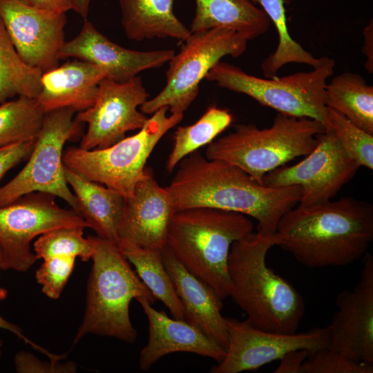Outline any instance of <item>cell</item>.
<instances>
[{
  "label": "cell",
  "instance_id": "cell-27",
  "mask_svg": "<svg viewBox=\"0 0 373 373\" xmlns=\"http://www.w3.org/2000/svg\"><path fill=\"white\" fill-rule=\"evenodd\" d=\"M266 14L277 31L278 44L274 53L264 59L261 68L265 78L277 76L278 70L291 63L302 64L312 68L317 66L321 57H314L309 52L291 38L287 23L286 10L283 0H251Z\"/></svg>",
  "mask_w": 373,
  "mask_h": 373
},
{
  "label": "cell",
  "instance_id": "cell-12",
  "mask_svg": "<svg viewBox=\"0 0 373 373\" xmlns=\"http://www.w3.org/2000/svg\"><path fill=\"white\" fill-rule=\"evenodd\" d=\"M316 147L293 166H281L265 174L264 185L298 186L299 204L309 206L331 200L357 173L360 166L332 129L317 135Z\"/></svg>",
  "mask_w": 373,
  "mask_h": 373
},
{
  "label": "cell",
  "instance_id": "cell-9",
  "mask_svg": "<svg viewBox=\"0 0 373 373\" xmlns=\"http://www.w3.org/2000/svg\"><path fill=\"white\" fill-rule=\"evenodd\" d=\"M248 39L237 32L211 28L191 32L182 41L166 72V85L140 107L146 115L166 106L171 114H183L197 97L201 81L220 59L238 57L246 50Z\"/></svg>",
  "mask_w": 373,
  "mask_h": 373
},
{
  "label": "cell",
  "instance_id": "cell-7",
  "mask_svg": "<svg viewBox=\"0 0 373 373\" xmlns=\"http://www.w3.org/2000/svg\"><path fill=\"white\" fill-rule=\"evenodd\" d=\"M309 72H297L273 78L247 73L238 66L219 61L205 79L220 87L245 94L260 104L291 117H308L320 122L329 130L325 88L333 75L335 61L327 56Z\"/></svg>",
  "mask_w": 373,
  "mask_h": 373
},
{
  "label": "cell",
  "instance_id": "cell-21",
  "mask_svg": "<svg viewBox=\"0 0 373 373\" xmlns=\"http://www.w3.org/2000/svg\"><path fill=\"white\" fill-rule=\"evenodd\" d=\"M106 77L102 66L77 59L68 61L42 74L36 99L44 113L60 108L81 112L93 104L99 84Z\"/></svg>",
  "mask_w": 373,
  "mask_h": 373
},
{
  "label": "cell",
  "instance_id": "cell-42",
  "mask_svg": "<svg viewBox=\"0 0 373 373\" xmlns=\"http://www.w3.org/2000/svg\"><path fill=\"white\" fill-rule=\"evenodd\" d=\"M2 345H3V341L0 339V361L2 356V350H1Z\"/></svg>",
  "mask_w": 373,
  "mask_h": 373
},
{
  "label": "cell",
  "instance_id": "cell-25",
  "mask_svg": "<svg viewBox=\"0 0 373 373\" xmlns=\"http://www.w3.org/2000/svg\"><path fill=\"white\" fill-rule=\"evenodd\" d=\"M326 106L373 135V86L362 76L343 73L334 77L325 88Z\"/></svg>",
  "mask_w": 373,
  "mask_h": 373
},
{
  "label": "cell",
  "instance_id": "cell-38",
  "mask_svg": "<svg viewBox=\"0 0 373 373\" xmlns=\"http://www.w3.org/2000/svg\"><path fill=\"white\" fill-rule=\"evenodd\" d=\"M30 7L50 12L62 14L73 9V0H19Z\"/></svg>",
  "mask_w": 373,
  "mask_h": 373
},
{
  "label": "cell",
  "instance_id": "cell-1",
  "mask_svg": "<svg viewBox=\"0 0 373 373\" xmlns=\"http://www.w3.org/2000/svg\"><path fill=\"white\" fill-rule=\"evenodd\" d=\"M165 187L176 211L211 207L242 213L258 222L257 232L272 235L281 217L298 204V186L260 184L239 167L209 160L197 151L184 157Z\"/></svg>",
  "mask_w": 373,
  "mask_h": 373
},
{
  "label": "cell",
  "instance_id": "cell-22",
  "mask_svg": "<svg viewBox=\"0 0 373 373\" xmlns=\"http://www.w3.org/2000/svg\"><path fill=\"white\" fill-rule=\"evenodd\" d=\"M64 174L76 203V212L96 236L119 245L118 225L125 198L107 186L87 180L64 166Z\"/></svg>",
  "mask_w": 373,
  "mask_h": 373
},
{
  "label": "cell",
  "instance_id": "cell-20",
  "mask_svg": "<svg viewBox=\"0 0 373 373\" xmlns=\"http://www.w3.org/2000/svg\"><path fill=\"white\" fill-rule=\"evenodd\" d=\"M164 265L184 307V320L226 350L228 334L222 300L213 289L189 271L167 245L161 250Z\"/></svg>",
  "mask_w": 373,
  "mask_h": 373
},
{
  "label": "cell",
  "instance_id": "cell-6",
  "mask_svg": "<svg viewBox=\"0 0 373 373\" xmlns=\"http://www.w3.org/2000/svg\"><path fill=\"white\" fill-rule=\"evenodd\" d=\"M325 130L316 119L278 113L269 128L235 125L233 131L208 144L205 155L235 165L263 184L265 174L312 151Z\"/></svg>",
  "mask_w": 373,
  "mask_h": 373
},
{
  "label": "cell",
  "instance_id": "cell-33",
  "mask_svg": "<svg viewBox=\"0 0 373 373\" xmlns=\"http://www.w3.org/2000/svg\"><path fill=\"white\" fill-rule=\"evenodd\" d=\"M302 370L303 373H372L373 364L352 360L329 347L309 353Z\"/></svg>",
  "mask_w": 373,
  "mask_h": 373
},
{
  "label": "cell",
  "instance_id": "cell-18",
  "mask_svg": "<svg viewBox=\"0 0 373 373\" xmlns=\"http://www.w3.org/2000/svg\"><path fill=\"white\" fill-rule=\"evenodd\" d=\"M174 55L173 50L137 51L125 48L86 21L79 33L64 43L59 57L60 59L75 58L102 66L107 70V78L122 83L142 71L162 66Z\"/></svg>",
  "mask_w": 373,
  "mask_h": 373
},
{
  "label": "cell",
  "instance_id": "cell-36",
  "mask_svg": "<svg viewBox=\"0 0 373 373\" xmlns=\"http://www.w3.org/2000/svg\"><path fill=\"white\" fill-rule=\"evenodd\" d=\"M35 141L0 147V180L11 169L28 158L34 147Z\"/></svg>",
  "mask_w": 373,
  "mask_h": 373
},
{
  "label": "cell",
  "instance_id": "cell-32",
  "mask_svg": "<svg viewBox=\"0 0 373 373\" xmlns=\"http://www.w3.org/2000/svg\"><path fill=\"white\" fill-rule=\"evenodd\" d=\"M329 128L360 166L373 169V135L355 126L343 115L327 107Z\"/></svg>",
  "mask_w": 373,
  "mask_h": 373
},
{
  "label": "cell",
  "instance_id": "cell-41",
  "mask_svg": "<svg viewBox=\"0 0 373 373\" xmlns=\"http://www.w3.org/2000/svg\"><path fill=\"white\" fill-rule=\"evenodd\" d=\"M90 0H73V10L86 19Z\"/></svg>",
  "mask_w": 373,
  "mask_h": 373
},
{
  "label": "cell",
  "instance_id": "cell-4",
  "mask_svg": "<svg viewBox=\"0 0 373 373\" xmlns=\"http://www.w3.org/2000/svg\"><path fill=\"white\" fill-rule=\"evenodd\" d=\"M253 229L252 221L242 213L193 207L174 213L166 245L189 271L222 300L231 294L227 261L231 245L252 233Z\"/></svg>",
  "mask_w": 373,
  "mask_h": 373
},
{
  "label": "cell",
  "instance_id": "cell-28",
  "mask_svg": "<svg viewBox=\"0 0 373 373\" xmlns=\"http://www.w3.org/2000/svg\"><path fill=\"white\" fill-rule=\"evenodd\" d=\"M42 74L21 59L0 19V105L15 96L37 99Z\"/></svg>",
  "mask_w": 373,
  "mask_h": 373
},
{
  "label": "cell",
  "instance_id": "cell-23",
  "mask_svg": "<svg viewBox=\"0 0 373 373\" xmlns=\"http://www.w3.org/2000/svg\"><path fill=\"white\" fill-rule=\"evenodd\" d=\"M195 3L191 32L224 28L251 40L265 34L271 24L264 11L251 0H195Z\"/></svg>",
  "mask_w": 373,
  "mask_h": 373
},
{
  "label": "cell",
  "instance_id": "cell-31",
  "mask_svg": "<svg viewBox=\"0 0 373 373\" xmlns=\"http://www.w3.org/2000/svg\"><path fill=\"white\" fill-rule=\"evenodd\" d=\"M84 227H67L48 231L37 237L33 251L37 260L55 256H74L82 261L91 259L93 245L84 237Z\"/></svg>",
  "mask_w": 373,
  "mask_h": 373
},
{
  "label": "cell",
  "instance_id": "cell-10",
  "mask_svg": "<svg viewBox=\"0 0 373 373\" xmlns=\"http://www.w3.org/2000/svg\"><path fill=\"white\" fill-rule=\"evenodd\" d=\"M75 112L60 108L45 113L41 128L23 169L0 186V207L34 192L60 198L76 211L77 203L64 174V146L77 137L82 123L73 118Z\"/></svg>",
  "mask_w": 373,
  "mask_h": 373
},
{
  "label": "cell",
  "instance_id": "cell-39",
  "mask_svg": "<svg viewBox=\"0 0 373 373\" xmlns=\"http://www.w3.org/2000/svg\"><path fill=\"white\" fill-rule=\"evenodd\" d=\"M1 259V254L0 250V262ZM0 329H6L11 333L15 334L18 338L22 339L26 343L29 344L31 345L34 349H36L40 352H41L43 354H44L46 356L48 357L49 359L53 360L57 357V354H52L47 350L40 347L37 344L35 343L32 341H30L29 338H28L22 332V329L17 325L8 321L4 318L2 317V316L0 314Z\"/></svg>",
  "mask_w": 373,
  "mask_h": 373
},
{
  "label": "cell",
  "instance_id": "cell-34",
  "mask_svg": "<svg viewBox=\"0 0 373 373\" xmlns=\"http://www.w3.org/2000/svg\"><path fill=\"white\" fill-rule=\"evenodd\" d=\"M74 256H55L44 260L35 278L43 293L51 299L61 296L75 267Z\"/></svg>",
  "mask_w": 373,
  "mask_h": 373
},
{
  "label": "cell",
  "instance_id": "cell-17",
  "mask_svg": "<svg viewBox=\"0 0 373 373\" xmlns=\"http://www.w3.org/2000/svg\"><path fill=\"white\" fill-rule=\"evenodd\" d=\"M175 212L169 193L147 168L133 195L125 198L117 229L119 246L161 251L166 245L167 231Z\"/></svg>",
  "mask_w": 373,
  "mask_h": 373
},
{
  "label": "cell",
  "instance_id": "cell-26",
  "mask_svg": "<svg viewBox=\"0 0 373 373\" xmlns=\"http://www.w3.org/2000/svg\"><path fill=\"white\" fill-rule=\"evenodd\" d=\"M119 247L155 300L162 302L174 318L184 319L183 305L164 265L161 251L131 245Z\"/></svg>",
  "mask_w": 373,
  "mask_h": 373
},
{
  "label": "cell",
  "instance_id": "cell-35",
  "mask_svg": "<svg viewBox=\"0 0 373 373\" xmlns=\"http://www.w3.org/2000/svg\"><path fill=\"white\" fill-rule=\"evenodd\" d=\"M15 367L20 373H72L76 372V365L71 361H41L27 352H18L14 359Z\"/></svg>",
  "mask_w": 373,
  "mask_h": 373
},
{
  "label": "cell",
  "instance_id": "cell-2",
  "mask_svg": "<svg viewBox=\"0 0 373 373\" xmlns=\"http://www.w3.org/2000/svg\"><path fill=\"white\" fill-rule=\"evenodd\" d=\"M280 246L309 268L341 267L363 257L373 240V206L352 197L304 206L280 219Z\"/></svg>",
  "mask_w": 373,
  "mask_h": 373
},
{
  "label": "cell",
  "instance_id": "cell-24",
  "mask_svg": "<svg viewBox=\"0 0 373 373\" xmlns=\"http://www.w3.org/2000/svg\"><path fill=\"white\" fill-rule=\"evenodd\" d=\"M175 0H119L126 36L140 41L173 38L180 41L191 34L173 12Z\"/></svg>",
  "mask_w": 373,
  "mask_h": 373
},
{
  "label": "cell",
  "instance_id": "cell-15",
  "mask_svg": "<svg viewBox=\"0 0 373 373\" xmlns=\"http://www.w3.org/2000/svg\"><path fill=\"white\" fill-rule=\"evenodd\" d=\"M0 19L21 59L42 73L57 67L65 41V13L26 6L19 0H0Z\"/></svg>",
  "mask_w": 373,
  "mask_h": 373
},
{
  "label": "cell",
  "instance_id": "cell-16",
  "mask_svg": "<svg viewBox=\"0 0 373 373\" xmlns=\"http://www.w3.org/2000/svg\"><path fill=\"white\" fill-rule=\"evenodd\" d=\"M363 257L359 280L338 294V311L327 327L331 349L373 364V256L367 252Z\"/></svg>",
  "mask_w": 373,
  "mask_h": 373
},
{
  "label": "cell",
  "instance_id": "cell-29",
  "mask_svg": "<svg viewBox=\"0 0 373 373\" xmlns=\"http://www.w3.org/2000/svg\"><path fill=\"white\" fill-rule=\"evenodd\" d=\"M232 122L233 116L228 110L211 106L194 124L179 126L173 136V146L166 162V170L173 172L181 160L211 143Z\"/></svg>",
  "mask_w": 373,
  "mask_h": 373
},
{
  "label": "cell",
  "instance_id": "cell-11",
  "mask_svg": "<svg viewBox=\"0 0 373 373\" xmlns=\"http://www.w3.org/2000/svg\"><path fill=\"white\" fill-rule=\"evenodd\" d=\"M55 198L50 193L34 192L0 207V269L28 271L37 260L31 242L48 231L88 227L75 210L61 207Z\"/></svg>",
  "mask_w": 373,
  "mask_h": 373
},
{
  "label": "cell",
  "instance_id": "cell-14",
  "mask_svg": "<svg viewBox=\"0 0 373 373\" xmlns=\"http://www.w3.org/2000/svg\"><path fill=\"white\" fill-rule=\"evenodd\" d=\"M148 97L138 75L122 83L103 79L93 104L75 117L88 125L79 146L87 150L106 148L124 139L128 131L140 130L149 117L138 108Z\"/></svg>",
  "mask_w": 373,
  "mask_h": 373
},
{
  "label": "cell",
  "instance_id": "cell-13",
  "mask_svg": "<svg viewBox=\"0 0 373 373\" xmlns=\"http://www.w3.org/2000/svg\"><path fill=\"white\" fill-rule=\"evenodd\" d=\"M225 323L228 334L226 354L211 368V373L255 371L290 351L307 350L312 353L329 348L331 345L328 327L286 334L258 329L246 320L225 318Z\"/></svg>",
  "mask_w": 373,
  "mask_h": 373
},
{
  "label": "cell",
  "instance_id": "cell-30",
  "mask_svg": "<svg viewBox=\"0 0 373 373\" xmlns=\"http://www.w3.org/2000/svg\"><path fill=\"white\" fill-rule=\"evenodd\" d=\"M45 113L36 99L20 96L0 105V147L35 140Z\"/></svg>",
  "mask_w": 373,
  "mask_h": 373
},
{
  "label": "cell",
  "instance_id": "cell-19",
  "mask_svg": "<svg viewBox=\"0 0 373 373\" xmlns=\"http://www.w3.org/2000/svg\"><path fill=\"white\" fill-rule=\"evenodd\" d=\"M149 322V340L140 355V367L149 371L162 357L183 352L221 361L226 350L184 319L169 318L144 298L137 300Z\"/></svg>",
  "mask_w": 373,
  "mask_h": 373
},
{
  "label": "cell",
  "instance_id": "cell-3",
  "mask_svg": "<svg viewBox=\"0 0 373 373\" xmlns=\"http://www.w3.org/2000/svg\"><path fill=\"white\" fill-rule=\"evenodd\" d=\"M278 233H252L235 241L228 256L231 294L254 327L269 332H297L305 311L303 296L266 262L268 251L280 245Z\"/></svg>",
  "mask_w": 373,
  "mask_h": 373
},
{
  "label": "cell",
  "instance_id": "cell-5",
  "mask_svg": "<svg viewBox=\"0 0 373 373\" xmlns=\"http://www.w3.org/2000/svg\"><path fill=\"white\" fill-rule=\"evenodd\" d=\"M93 245V265L87 283L84 317L73 343L92 334L133 343L137 333L129 314L133 299L155 298L139 278L119 245L97 236L88 237Z\"/></svg>",
  "mask_w": 373,
  "mask_h": 373
},
{
  "label": "cell",
  "instance_id": "cell-37",
  "mask_svg": "<svg viewBox=\"0 0 373 373\" xmlns=\"http://www.w3.org/2000/svg\"><path fill=\"white\" fill-rule=\"evenodd\" d=\"M309 352L296 350L286 353L281 358L274 373H303L302 365Z\"/></svg>",
  "mask_w": 373,
  "mask_h": 373
},
{
  "label": "cell",
  "instance_id": "cell-40",
  "mask_svg": "<svg viewBox=\"0 0 373 373\" xmlns=\"http://www.w3.org/2000/svg\"><path fill=\"white\" fill-rule=\"evenodd\" d=\"M363 53L366 57L365 67L369 73L373 72V20L371 19L363 31Z\"/></svg>",
  "mask_w": 373,
  "mask_h": 373
},
{
  "label": "cell",
  "instance_id": "cell-8",
  "mask_svg": "<svg viewBox=\"0 0 373 373\" xmlns=\"http://www.w3.org/2000/svg\"><path fill=\"white\" fill-rule=\"evenodd\" d=\"M168 111L166 106L159 108L136 134L108 147L91 150L68 147L64 151V165L125 198L131 196L136 184L146 174L145 165L155 146L183 118V114L168 115Z\"/></svg>",
  "mask_w": 373,
  "mask_h": 373
}]
</instances>
